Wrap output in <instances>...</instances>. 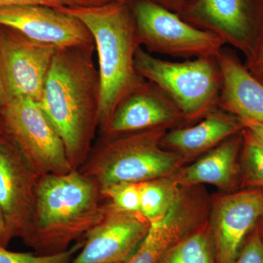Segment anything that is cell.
<instances>
[{
  "label": "cell",
  "instance_id": "cell-12",
  "mask_svg": "<svg viewBox=\"0 0 263 263\" xmlns=\"http://www.w3.org/2000/svg\"><path fill=\"white\" fill-rule=\"evenodd\" d=\"M0 27L13 29L32 41L56 48L95 43L91 32L81 20L44 5L1 8Z\"/></svg>",
  "mask_w": 263,
  "mask_h": 263
},
{
  "label": "cell",
  "instance_id": "cell-3",
  "mask_svg": "<svg viewBox=\"0 0 263 263\" xmlns=\"http://www.w3.org/2000/svg\"><path fill=\"white\" fill-rule=\"evenodd\" d=\"M58 9L81 20L94 40L100 80L98 130L103 135L120 102L146 82L135 68V56L141 45L130 6L112 3Z\"/></svg>",
  "mask_w": 263,
  "mask_h": 263
},
{
  "label": "cell",
  "instance_id": "cell-27",
  "mask_svg": "<svg viewBox=\"0 0 263 263\" xmlns=\"http://www.w3.org/2000/svg\"><path fill=\"white\" fill-rule=\"evenodd\" d=\"M134 0H64L65 7H81V8H91L112 3H129Z\"/></svg>",
  "mask_w": 263,
  "mask_h": 263
},
{
  "label": "cell",
  "instance_id": "cell-17",
  "mask_svg": "<svg viewBox=\"0 0 263 263\" xmlns=\"http://www.w3.org/2000/svg\"><path fill=\"white\" fill-rule=\"evenodd\" d=\"M243 142L242 131L171 177L181 186L208 183L222 189L230 188L238 176V160Z\"/></svg>",
  "mask_w": 263,
  "mask_h": 263
},
{
  "label": "cell",
  "instance_id": "cell-24",
  "mask_svg": "<svg viewBox=\"0 0 263 263\" xmlns=\"http://www.w3.org/2000/svg\"><path fill=\"white\" fill-rule=\"evenodd\" d=\"M233 263H263V240L259 231L247 238Z\"/></svg>",
  "mask_w": 263,
  "mask_h": 263
},
{
  "label": "cell",
  "instance_id": "cell-10",
  "mask_svg": "<svg viewBox=\"0 0 263 263\" xmlns=\"http://www.w3.org/2000/svg\"><path fill=\"white\" fill-rule=\"evenodd\" d=\"M40 177L6 137L0 143V210L13 238L26 245L32 233Z\"/></svg>",
  "mask_w": 263,
  "mask_h": 263
},
{
  "label": "cell",
  "instance_id": "cell-30",
  "mask_svg": "<svg viewBox=\"0 0 263 263\" xmlns=\"http://www.w3.org/2000/svg\"><path fill=\"white\" fill-rule=\"evenodd\" d=\"M155 1L168 9L172 8L175 11L179 13L185 6L193 3L194 0H155Z\"/></svg>",
  "mask_w": 263,
  "mask_h": 263
},
{
  "label": "cell",
  "instance_id": "cell-23",
  "mask_svg": "<svg viewBox=\"0 0 263 263\" xmlns=\"http://www.w3.org/2000/svg\"><path fill=\"white\" fill-rule=\"evenodd\" d=\"M84 239L62 253L41 255L34 252H15L0 246V263H70L74 256L80 252Z\"/></svg>",
  "mask_w": 263,
  "mask_h": 263
},
{
  "label": "cell",
  "instance_id": "cell-26",
  "mask_svg": "<svg viewBox=\"0 0 263 263\" xmlns=\"http://www.w3.org/2000/svg\"><path fill=\"white\" fill-rule=\"evenodd\" d=\"M24 5H44L57 9L65 6L64 0H0V8Z\"/></svg>",
  "mask_w": 263,
  "mask_h": 263
},
{
  "label": "cell",
  "instance_id": "cell-20",
  "mask_svg": "<svg viewBox=\"0 0 263 263\" xmlns=\"http://www.w3.org/2000/svg\"><path fill=\"white\" fill-rule=\"evenodd\" d=\"M158 263H214L209 236L200 231L178 240L164 252Z\"/></svg>",
  "mask_w": 263,
  "mask_h": 263
},
{
  "label": "cell",
  "instance_id": "cell-2",
  "mask_svg": "<svg viewBox=\"0 0 263 263\" xmlns=\"http://www.w3.org/2000/svg\"><path fill=\"white\" fill-rule=\"evenodd\" d=\"M105 199L79 170L46 174L37 185L35 216L28 247L41 255L62 253L103 219Z\"/></svg>",
  "mask_w": 263,
  "mask_h": 263
},
{
  "label": "cell",
  "instance_id": "cell-13",
  "mask_svg": "<svg viewBox=\"0 0 263 263\" xmlns=\"http://www.w3.org/2000/svg\"><path fill=\"white\" fill-rule=\"evenodd\" d=\"M186 122L174 102L153 83L146 81L116 108L102 136L117 137L153 129H175Z\"/></svg>",
  "mask_w": 263,
  "mask_h": 263
},
{
  "label": "cell",
  "instance_id": "cell-25",
  "mask_svg": "<svg viewBox=\"0 0 263 263\" xmlns=\"http://www.w3.org/2000/svg\"><path fill=\"white\" fill-rule=\"evenodd\" d=\"M243 63L249 73L263 85V27L253 53Z\"/></svg>",
  "mask_w": 263,
  "mask_h": 263
},
{
  "label": "cell",
  "instance_id": "cell-22",
  "mask_svg": "<svg viewBox=\"0 0 263 263\" xmlns=\"http://www.w3.org/2000/svg\"><path fill=\"white\" fill-rule=\"evenodd\" d=\"M105 200L114 206L130 214H141L139 183H120L100 189Z\"/></svg>",
  "mask_w": 263,
  "mask_h": 263
},
{
  "label": "cell",
  "instance_id": "cell-7",
  "mask_svg": "<svg viewBox=\"0 0 263 263\" xmlns=\"http://www.w3.org/2000/svg\"><path fill=\"white\" fill-rule=\"evenodd\" d=\"M5 136L40 176L72 171L63 142L37 102L10 100L0 108Z\"/></svg>",
  "mask_w": 263,
  "mask_h": 263
},
{
  "label": "cell",
  "instance_id": "cell-31",
  "mask_svg": "<svg viewBox=\"0 0 263 263\" xmlns=\"http://www.w3.org/2000/svg\"><path fill=\"white\" fill-rule=\"evenodd\" d=\"M8 102H9V98L5 90L3 77H2L1 69H0V108L5 106Z\"/></svg>",
  "mask_w": 263,
  "mask_h": 263
},
{
  "label": "cell",
  "instance_id": "cell-16",
  "mask_svg": "<svg viewBox=\"0 0 263 263\" xmlns=\"http://www.w3.org/2000/svg\"><path fill=\"white\" fill-rule=\"evenodd\" d=\"M243 129L239 118L218 107L197 124L165 133L161 146L184 159L190 158L212 150Z\"/></svg>",
  "mask_w": 263,
  "mask_h": 263
},
{
  "label": "cell",
  "instance_id": "cell-6",
  "mask_svg": "<svg viewBox=\"0 0 263 263\" xmlns=\"http://www.w3.org/2000/svg\"><path fill=\"white\" fill-rule=\"evenodd\" d=\"M130 6L137 37L148 53L182 58L219 56L226 43L155 0H134Z\"/></svg>",
  "mask_w": 263,
  "mask_h": 263
},
{
  "label": "cell",
  "instance_id": "cell-1",
  "mask_svg": "<svg viewBox=\"0 0 263 263\" xmlns=\"http://www.w3.org/2000/svg\"><path fill=\"white\" fill-rule=\"evenodd\" d=\"M95 51V43L56 48L40 103L63 142L72 170L84 163L98 129L100 80Z\"/></svg>",
  "mask_w": 263,
  "mask_h": 263
},
{
  "label": "cell",
  "instance_id": "cell-15",
  "mask_svg": "<svg viewBox=\"0 0 263 263\" xmlns=\"http://www.w3.org/2000/svg\"><path fill=\"white\" fill-rule=\"evenodd\" d=\"M217 58L222 73L219 108L241 120L263 123V85L231 48H223Z\"/></svg>",
  "mask_w": 263,
  "mask_h": 263
},
{
  "label": "cell",
  "instance_id": "cell-29",
  "mask_svg": "<svg viewBox=\"0 0 263 263\" xmlns=\"http://www.w3.org/2000/svg\"><path fill=\"white\" fill-rule=\"evenodd\" d=\"M13 238V235L5 222L4 216L0 210V246L6 248Z\"/></svg>",
  "mask_w": 263,
  "mask_h": 263
},
{
  "label": "cell",
  "instance_id": "cell-5",
  "mask_svg": "<svg viewBox=\"0 0 263 263\" xmlns=\"http://www.w3.org/2000/svg\"><path fill=\"white\" fill-rule=\"evenodd\" d=\"M217 57L171 62L154 57L140 46L135 68L169 97L186 122H194L219 107L222 73Z\"/></svg>",
  "mask_w": 263,
  "mask_h": 263
},
{
  "label": "cell",
  "instance_id": "cell-28",
  "mask_svg": "<svg viewBox=\"0 0 263 263\" xmlns=\"http://www.w3.org/2000/svg\"><path fill=\"white\" fill-rule=\"evenodd\" d=\"M241 120V119H240ZM246 130L249 132L253 138L263 146V123L241 120Z\"/></svg>",
  "mask_w": 263,
  "mask_h": 263
},
{
  "label": "cell",
  "instance_id": "cell-18",
  "mask_svg": "<svg viewBox=\"0 0 263 263\" xmlns=\"http://www.w3.org/2000/svg\"><path fill=\"white\" fill-rule=\"evenodd\" d=\"M177 212L173 211L162 220L150 223L144 239L124 263H158L164 252L179 240L182 233Z\"/></svg>",
  "mask_w": 263,
  "mask_h": 263
},
{
  "label": "cell",
  "instance_id": "cell-8",
  "mask_svg": "<svg viewBox=\"0 0 263 263\" xmlns=\"http://www.w3.org/2000/svg\"><path fill=\"white\" fill-rule=\"evenodd\" d=\"M177 13L216 34L245 60L253 53L263 27V0H194Z\"/></svg>",
  "mask_w": 263,
  "mask_h": 263
},
{
  "label": "cell",
  "instance_id": "cell-19",
  "mask_svg": "<svg viewBox=\"0 0 263 263\" xmlns=\"http://www.w3.org/2000/svg\"><path fill=\"white\" fill-rule=\"evenodd\" d=\"M141 214L150 223L162 220L179 206V190L172 177L139 183Z\"/></svg>",
  "mask_w": 263,
  "mask_h": 263
},
{
  "label": "cell",
  "instance_id": "cell-9",
  "mask_svg": "<svg viewBox=\"0 0 263 263\" xmlns=\"http://www.w3.org/2000/svg\"><path fill=\"white\" fill-rule=\"evenodd\" d=\"M56 47L0 27V69L8 98L41 103Z\"/></svg>",
  "mask_w": 263,
  "mask_h": 263
},
{
  "label": "cell",
  "instance_id": "cell-14",
  "mask_svg": "<svg viewBox=\"0 0 263 263\" xmlns=\"http://www.w3.org/2000/svg\"><path fill=\"white\" fill-rule=\"evenodd\" d=\"M263 216V190H245L221 197L213 214L218 263H233L246 238Z\"/></svg>",
  "mask_w": 263,
  "mask_h": 263
},
{
  "label": "cell",
  "instance_id": "cell-4",
  "mask_svg": "<svg viewBox=\"0 0 263 263\" xmlns=\"http://www.w3.org/2000/svg\"><path fill=\"white\" fill-rule=\"evenodd\" d=\"M165 133L164 129H153L110 138L103 136L79 171L100 189L167 177L185 159L161 146Z\"/></svg>",
  "mask_w": 263,
  "mask_h": 263
},
{
  "label": "cell",
  "instance_id": "cell-32",
  "mask_svg": "<svg viewBox=\"0 0 263 263\" xmlns=\"http://www.w3.org/2000/svg\"><path fill=\"white\" fill-rule=\"evenodd\" d=\"M6 138V136H5V133L4 129H3V127H2L1 124H0V143Z\"/></svg>",
  "mask_w": 263,
  "mask_h": 263
},
{
  "label": "cell",
  "instance_id": "cell-21",
  "mask_svg": "<svg viewBox=\"0 0 263 263\" xmlns=\"http://www.w3.org/2000/svg\"><path fill=\"white\" fill-rule=\"evenodd\" d=\"M241 154L247 183L263 187V146L248 131L243 129Z\"/></svg>",
  "mask_w": 263,
  "mask_h": 263
},
{
  "label": "cell",
  "instance_id": "cell-33",
  "mask_svg": "<svg viewBox=\"0 0 263 263\" xmlns=\"http://www.w3.org/2000/svg\"><path fill=\"white\" fill-rule=\"evenodd\" d=\"M261 219H262V220H263V216H262V217L261 218Z\"/></svg>",
  "mask_w": 263,
  "mask_h": 263
},
{
  "label": "cell",
  "instance_id": "cell-11",
  "mask_svg": "<svg viewBox=\"0 0 263 263\" xmlns=\"http://www.w3.org/2000/svg\"><path fill=\"white\" fill-rule=\"evenodd\" d=\"M150 222L141 214L119 210L105 200L103 219L84 237L70 263H124L144 239Z\"/></svg>",
  "mask_w": 263,
  "mask_h": 263
}]
</instances>
